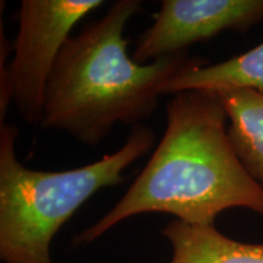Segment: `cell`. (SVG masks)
Wrapping results in <instances>:
<instances>
[{"label": "cell", "instance_id": "obj_1", "mask_svg": "<svg viewBox=\"0 0 263 263\" xmlns=\"http://www.w3.org/2000/svg\"><path fill=\"white\" fill-rule=\"evenodd\" d=\"M217 93L184 90L167 104V126L127 193L74 245L97 241L130 217L161 212L192 226H213L219 213L248 209L263 216V188L240 163Z\"/></svg>", "mask_w": 263, "mask_h": 263}, {"label": "cell", "instance_id": "obj_8", "mask_svg": "<svg viewBox=\"0 0 263 263\" xmlns=\"http://www.w3.org/2000/svg\"><path fill=\"white\" fill-rule=\"evenodd\" d=\"M228 117V138L240 163L263 188V94L251 89L217 93Z\"/></svg>", "mask_w": 263, "mask_h": 263}, {"label": "cell", "instance_id": "obj_3", "mask_svg": "<svg viewBox=\"0 0 263 263\" xmlns=\"http://www.w3.org/2000/svg\"><path fill=\"white\" fill-rule=\"evenodd\" d=\"M15 124L0 123V259L54 263L51 242L99 190L124 182V170L146 155L156 136L138 124L120 150L80 168L31 170L16 156Z\"/></svg>", "mask_w": 263, "mask_h": 263}, {"label": "cell", "instance_id": "obj_6", "mask_svg": "<svg viewBox=\"0 0 263 263\" xmlns=\"http://www.w3.org/2000/svg\"><path fill=\"white\" fill-rule=\"evenodd\" d=\"M172 248L170 263H263V244H249L222 234L213 226L172 219L161 230Z\"/></svg>", "mask_w": 263, "mask_h": 263}, {"label": "cell", "instance_id": "obj_9", "mask_svg": "<svg viewBox=\"0 0 263 263\" xmlns=\"http://www.w3.org/2000/svg\"><path fill=\"white\" fill-rule=\"evenodd\" d=\"M12 50V43L5 38L4 29L0 28V123H4V117L8 112L10 103L12 101L11 83L9 80L6 58Z\"/></svg>", "mask_w": 263, "mask_h": 263}, {"label": "cell", "instance_id": "obj_7", "mask_svg": "<svg viewBox=\"0 0 263 263\" xmlns=\"http://www.w3.org/2000/svg\"><path fill=\"white\" fill-rule=\"evenodd\" d=\"M193 89L213 93L251 89L263 94V42L227 61L209 66L200 64L180 72L167 82L162 95Z\"/></svg>", "mask_w": 263, "mask_h": 263}, {"label": "cell", "instance_id": "obj_2", "mask_svg": "<svg viewBox=\"0 0 263 263\" xmlns=\"http://www.w3.org/2000/svg\"><path fill=\"white\" fill-rule=\"evenodd\" d=\"M140 10V0H117L66 41L45 88L42 128L98 145L116 124L136 127L150 118L167 82L203 64L189 51L145 65L129 58L124 28Z\"/></svg>", "mask_w": 263, "mask_h": 263}, {"label": "cell", "instance_id": "obj_4", "mask_svg": "<svg viewBox=\"0 0 263 263\" xmlns=\"http://www.w3.org/2000/svg\"><path fill=\"white\" fill-rule=\"evenodd\" d=\"M103 4L101 0L21 2L8 73L12 103L26 123L41 124L45 88L62 47L74 26Z\"/></svg>", "mask_w": 263, "mask_h": 263}, {"label": "cell", "instance_id": "obj_5", "mask_svg": "<svg viewBox=\"0 0 263 263\" xmlns=\"http://www.w3.org/2000/svg\"><path fill=\"white\" fill-rule=\"evenodd\" d=\"M153 18L137 41L138 64L188 51L224 31H248L263 21V0H163Z\"/></svg>", "mask_w": 263, "mask_h": 263}]
</instances>
